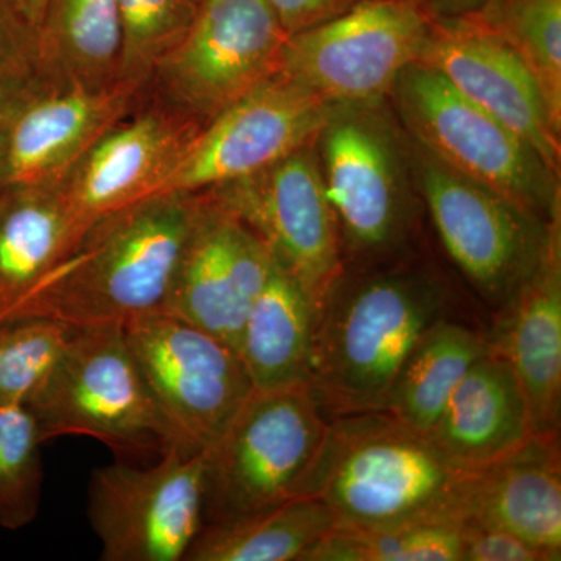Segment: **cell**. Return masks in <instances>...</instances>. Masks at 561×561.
Here are the masks:
<instances>
[{
    "label": "cell",
    "instance_id": "obj_19",
    "mask_svg": "<svg viewBox=\"0 0 561 561\" xmlns=\"http://www.w3.org/2000/svg\"><path fill=\"white\" fill-rule=\"evenodd\" d=\"M144 94L127 81L101 91L46 84L14 122L0 186H58L84 151Z\"/></svg>",
    "mask_w": 561,
    "mask_h": 561
},
{
    "label": "cell",
    "instance_id": "obj_27",
    "mask_svg": "<svg viewBox=\"0 0 561 561\" xmlns=\"http://www.w3.org/2000/svg\"><path fill=\"white\" fill-rule=\"evenodd\" d=\"M301 561H461V527L451 522L375 529L337 526Z\"/></svg>",
    "mask_w": 561,
    "mask_h": 561
},
{
    "label": "cell",
    "instance_id": "obj_36",
    "mask_svg": "<svg viewBox=\"0 0 561 561\" xmlns=\"http://www.w3.org/2000/svg\"><path fill=\"white\" fill-rule=\"evenodd\" d=\"M431 21L478 20L500 0H415Z\"/></svg>",
    "mask_w": 561,
    "mask_h": 561
},
{
    "label": "cell",
    "instance_id": "obj_5",
    "mask_svg": "<svg viewBox=\"0 0 561 561\" xmlns=\"http://www.w3.org/2000/svg\"><path fill=\"white\" fill-rule=\"evenodd\" d=\"M330 424L309 386L254 390L224 437L205 453V524L311 496Z\"/></svg>",
    "mask_w": 561,
    "mask_h": 561
},
{
    "label": "cell",
    "instance_id": "obj_1",
    "mask_svg": "<svg viewBox=\"0 0 561 561\" xmlns=\"http://www.w3.org/2000/svg\"><path fill=\"white\" fill-rule=\"evenodd\" d=\"M198 203L194 192H158L91 221L7 320L46 317L77 331L161 312Z\"/></svg>",
    "mask_w": 561,
    "mask_h": 561
},
{
    "label": "cell",
    "instance_id": "obj_6",
    "mask_svg": "<svg viewBox=\"0 0 561 561\" xmlns=\"http://www.w3.org/2000/svg\"><path fill=\"white\" fill-rule=\"evenodd\" d=\"M389 99L408 138L446 168L538 219L560 216V175L437 70L412 62L394 81Z\"/></svg>",
    "mask_w": 561,
    "mask_h": 561
},
{
    "label": "cell",
    "instance_id": "obj_7",
    "mask_svg": "<svg viewBox=\"0 0 561 561\" xmlns=\"http://www.w3.org/2000/svg\"><path fill=\"white\" fill-rule=\"evenodd\" d=\"M27 408L44 445L76 435L95 438L119 456L175 449L122 324L73 331L60 364Z\"/></svg>",
    "mask_w": 561,
    "mask_h": 561
},
{
    "label": "cell",
    "instance_id": "obj_8",
    "mask_svg": "<svg viewBox=\"0 0 561 561\" xmlns=\"http://www.w3.org/2000/svg\"><path fill=\"white\" fill-rule=\"evenodd\" d=\"M431 25L415 0H360L287 36L276 72L331 105L382 103L402 70L420 60Z\"/></svg>",
    "mask_w": 561,
    "mask_h": 561
},
{
    "label": "cell",
    "instance_id": "obj_4",
    "mask_svg": "<svg viewBox=\"0 0 561 561\" xmlns=\"http://www.w3.org/2000/svg\"><path fill=\"white\" fill-rule=\"evenodd\" d=\"M397 128L383 102L334 105L313 140L345 272L348 262L357 272L381 264L411 234V142Z\"/></svg>",
    "mask_w": 561,
    "mask_h": 561
},
{
    "label": "cell",
    "instance_id": "obj_32",
    "mask_svg": "<svg viewBox=\"0 0 561 561\" xmlns=\"http://www.w3.org/2000/svg\"><path fill=\"white\" fill-rule=\"evenodd\" d=\"M461 561H559L560 556L537 548L508 531L478 524H460Z\"/></svg>",
    "mask_w": 561,
    "mask_h": 561
},
{
    "label": "cell",
    "instance_id": "obj_2",
    "mask_svg": "<svg viewBox=\"0 0 561 561\" xmlns=\"http://www.w3.org/2000/svg\"><path fill=\"white\" fill-rule=\"evenodd\" d=\"M446 311L445 284L427 268L346 272L313 327L309 387L321 409L330 419L381 412L413 346Z\"/></svg>",
    "mask_w": 561,
    "mask_h": 561
},
{
    "label": "cell",
    "instance_id": "obj_3",
    "mask_svg": "<svg viewBox=\"0 0 561 561\" xmlns=\"http://www.w3.org/2000/svg\"><path fill=\"white\" fill-rule=\"evenodd\" d=\"M471 471L390 413H351L331 419L311 496L341 527L460 523Z\"/></svg>",
    "mask_w": 561,
    "mask_h": 561
},
{
    "label": "cell",
    "instance_id": "obj_33",
    "mask_svg": "<svg viewBox=\"0 0 561 561\" xmlns=\"http://www.w3.org/2000/svg\"><path fill=\"white\" fill-rule=\"evenodd\" d=\"M49 84L38 62L28 61L0 70V175L14 122L28 101Z\"/></svg>",
    "mask_w": 561,
    "mask_h": 561
},
{
    "label": "cell",
    "instance_id": "obj_25",
    "mask_svg": "<svg viewBox=\"0 0 561 561\" xmlns=\"http://www.w3.org/2000/svg\"><path fill=\"white\" fill-rule=\"evenodd\" d=\"M486 353L482 332L438 320L402 364L381 412L427 434L471 365Z\"/></svg>",
    "mask_w": 561,
    "mask_h": 561
},
{
    "label": "cell",
    "instance_id": "obj_22",
    "mask_svg": "<svg viewBox=\"0 0 561 561\" xmlns=\"http://www.w3.org/2000/svg\"><path fill=\"white\" fill-rule=\"evenodd\" d=\"M84 230L60 186H0V323Z\"/></svg>",
    "mask_w": 561,
    "mask_h": 561
},
{
    "label": "cell",
    "instance_id": "obj_21",
    "mask_svg": "<svg viewBox=\"0 0 561 561\" xmlns=\"http://www.w3.org/2000/svg\"><path fill=\"white\" fill-rule=\"evenodd\" d=\"M431 440L448 459L467 470L501 459L524 445L531 432L522 387L511 365L483 354L453 391Z\"/></svg>",
    "mask_w": 561,
    "mask_h": 561
},
{
    "label": "cell",
    "instance_id": "obj_34",
    "mask_svg": "<svg viewBox=\"0 0 561 561\" xmlns=\"http://www.w3.org/2000/svg\"><path fill=\"white\" fill-rule=\"evenodd\" d=\"M38 31L16 0H0V70L36 60Z\"/></svg>",
    "mask_w": 561,
    "mask_h": 561
},
{
    "label": "cell",
    "instance_id": "obj_13",
    "mask_svg": "<svg viewBox=\"0 0 561 561\" xmlns=\"http://www.w3.org/2000/svg\"><path fill=\"white\" fill-rule=\"evenodd\" d=\"M205 194L260 236L273 257L300 283L317 319L345 275V262L313 142Z\"/></svg>",
    "mask_w": 561,
    "mask_h": 561
},
{
    "label": "cell",
    "instance_id": "obj_20",
    "mask_svg": "<svg viewBox=\"0 0 561 561\" xmlns=\"http://www.w3.org/2000/svg\"><path fill=\"white\" fill-rule=\"evenodd\" d=\"M460 524L516 535L561 557L559 435H531L501 459L471 471Z\"/></svg>",
    "mask_w": 561,
    "mask_h": 561
},
{
    "label": "cell",
    "instance_id": "obj_15",
    "mask_svg": "<svg viewBox=\"0 0 561 561\" xmlns=\"http://www.w3.org/2000/svg\"><path fill=\"white\" fill-rule=\"evenodd\" d=\"M272 265L273 254L260 236L202 192L161 312L179 317L238 351L247 313Z\"/></svg>",
    "mask_w": 561,
    "mask_h": 561
},
{
    "label": "cell",
    "instance_id": "obj_37",
    "mask_svg": "<svg viewBox=\"0 0 561 561\" xmlns=\"http://www.w3.org/2000/svg\"><path fill=\"white\" fill-rule=\"evenodd\" d=\"M20 3L21 10L24 11L28 21L35 25L38 31L41 18H43L44 9H46L47 0H16Z\"/></svg>",
    "mask_w": 561,
    "mask_h": 561
},
{
    "label": "cell",
    "instance_id": "obj_9",
    "mask_svg": "<svg viewBox=\"0 0 561 561\" xmlns=\"http://www.w3.org/2000/svg\"><path fill=\"white\" fill-rule=\"evenodd\" d=\"M125 335L176 451H208L254 391L238 351L165 312L130 321Z\"/></svg>",
    "mask_w": 561,
    "mask_h": 561
},
{
    "label": "cell",
    "instance_id": "obj_30",
    "mask_svg": "<svg viewBox=\"0 0 561 561\" xmlns=\"http://www.w3.org/2000/svg\"><path fill=\"white\" fill-rule=\"evenodd\" d=\"M38 423L27 405L0 408V527L21 530L35 522L43 497Z\"/></svg>",
    "mask_w": 561,
    "mask_h": 561
},
{
    "label": "cell",
    "instance_id": "obj_31",
    "mask_svg": "<svg viewBox=\"0 0 561 561\" xmlns=\"http://www.w3.org/2000/svg\"><path fill=\"white\" fill-rule=\"evenodd\" d=\"M202 0H117L121 80L147 91L154 69L190 32Z\"/></svg>",
    "mask_w": 561,
    "mask_h": 561
},
{
    "label": "cell",
    "instance_id": "obj_16",
    "mask_svg": "<svg viewBox=\"0 0 561 561\" xmlns=\"http://www.w3.org/2000/svg\"><path fill=\"white\" fill-rule=\"evenodd\" d=\"M201 125L144 98L84 151L58 184L84 225L164 191Z\"/></svg>",
    "mask_w": 561,
    "mask_h": 561
},
{
    "label": "cell",
    "instance_id": "obj_11",
    "mask_svg": "<svg viewBox=\"0 0 561 561\" xmlns=\"http://www.w3.org/2000/svg\"><path fill=\"white\" fill-rule=\"evenodd\" d=\"M286 39L267 0H202L147 92L203 127L278 70Z\"/></svg>",
    "mask_w": 561,
    "mask_h": 561
},
{
    "label": "cell",
    "instance_id": "obj_23",
    "mask_svg": "<svg viewBox=\"0 0 561 561\" xmlns=\"http://www.w3.org/2000/svg\"><path fill=\"white\" fill-rule=\"evenodd\" d=\"M316 312L300 283L273 257L243 323L238 353L254 390L311 383Z\"/></svg>",
    "mask_w": 561,
    "mask_h": 561
},
{
    "label": "cell",
    "instance_id": "obj_12",
    "mask_svg": "<svg viewBox=\"0 0 561 561\" xmlns=\"http://www.w3.org/2000/svg\"><path fill=\"white\" fill-rule=\"evenodd\" d=\"M206 454L119 460L92 472L88 518L103 561H183L205 526Z\"/></svg>",
    "mask_w": 561,
    "mask_h": 561
},
{
    "label": "cell",
    "instance_id": "obj_17",
    "mask_svg": "<svg viewBox=\"0 0 561 561\" xmlns=\"http://www.w3.org/2000/svg\"><path fill=\"white\" fill-rule=\"evenodd\" d=\"M419 61L529 144L560 175L561 121L522 58L483 22L432 21Z\"/></svg>",
    "mask_w": 561,
    "mask_h": 561
},
{
    "label": "cell",
    "instance_id": "obj_28",
    "mask_svg": "<svg viewBox=\"0 0 561 561\" xmlns=\"http://www.w3.org/2000/svg\"><path fill=\"white\" fill-rule=\"evenodd\" d=\"M478 21L522 58L561 121V0H500Z\"/></svg>",
    "mask_w": 561,
    "mask_h": 561
},
{
    "label": "cell",
    "instance_id": "obj_26",
    "mask_svg": "<svg viewBox=\"0 0 561 561\" xmlns=\"http://www.w3.org/2000/svg\"><path fill=\"white\" fill-rule=\"evenodd\" d=\"M337 519L317 496H300L268 511L205 524L184 561H301Z\"/></svg>",
    "mask_w": 561,
    "mask_h": 561
},
{
    "label": "cell",
    "instance_id": "obj_24",
    "mask_svg": "<svg viewBox=\"0 0 561 561\" xmlns=\"http://www.w3.org/2000/svg\"><path fill=\"white\" fill-rule=\"evenodd\" d=\"M117 0H47L36 62L51 87L101 91L121 83Z\"/></svg>",
    "mask_w": 561,
    "mask_h": 561
},
{
    "label": "cell",
    "instance_id": "obj_14",
    "mask_svg": "<svg viewBox=\"0 0 561 561\" xmlns=\"http://www.w3.org/2000/svg\"><path fill=\"white\" fill-rule=\"evenodd\" d=\"M332 106L273 73L203 125L162 192L202 194L275 164L316 140Z\"/></svg>",
    "mask_w": 561,
    "mask_h": 561
},
{
    "label": "cell",
    "instance_id": "obj_35",
    "mask_svg": "<svg viewBox=\"0 0 561 561\" xmlns=\"http://www.w3.org/2000/svg\"><path fill=\"white\" fill-rule=\"evenodd\" d=\"M287 36L345 13L360 0H267Z\"/></svg>",
    "mask_w": 561,
    "mask_h": 561
},
{
    "label": "cell",
    "instance_id": "obj_18",
    "mask_svg": "<svg viewBox=\"0 0 561 561\" xmlns=\"http://www.w3.org/2000/svg\"><path fill=\"white\" fill-rule=\"evenodd\" d=\"M485 341L511 365L534 435H559L561 423V217L553 219L537 271L500 308Z\"/></svg>",
    "mask_w": 561,
    "mask_h": 561
},
{
    "label": "cell",
    "instance_id": "obj_29",
    "mask_svg": "<svg viewBox=\"0 0 561 561\" xmlns=\"http://www.w3.org/2000/svg\"><path fill=\"white\" fill-rule=\"evenodd\" d=\"M73 330L46 317L0 323V408L28 405L60 364Z\"/></svg>",
    "mask_w": 561,
    "mask_h": 561
},
{
    "label": "cell",
    "instance_id": "obj_10",
    "mask_svg": "<svg viewBox=\"0 0 561 561\" xmlns=\"http://www.w3.org/2000/svg\"><path fill=\"white\" fill-rule=\"evenodd\" d=\"M411 157L413 183L446 253L476 290L501 308L537 271L553 220L538 219L451 171L412 140Z\"/></svg>",
    "mask_w": 561,
    "mask_h": 561
}]
</instances>
